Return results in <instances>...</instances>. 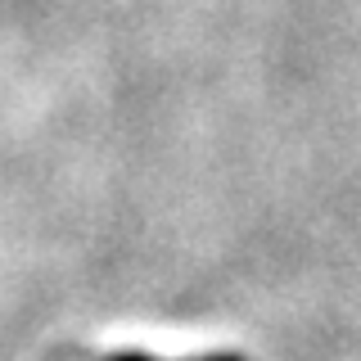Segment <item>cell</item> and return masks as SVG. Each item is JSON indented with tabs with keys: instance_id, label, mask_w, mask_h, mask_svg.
<instances>
[{
	"instance_id": "1",
	"label": "cell",
	"mask_w": 361,
	"mask_h": 361,
	"mask_svg": "<svg viewBox=\"0 0 361 361\" xmlns=\"http://www.w3.org/2000/svg\"><path fill=\"white\" fill-rule=\"evenodd\" d=\"M122 361H140V357H122Z\"/></svg>"
}]
</instances>
